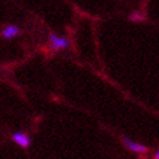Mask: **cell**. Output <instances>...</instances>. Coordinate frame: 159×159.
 Returning a JSON list of instances; mask_svg holds the SVG:
<instances>
[{
	"label": "cell",
	"instance_id": "obj_3",
	"mask_svg": "<svg viewBox=\"0 0 159 159\" xmlns=\"http://www.w3.org/2000/svg\"><path fill=\"white\" fill-rule=\"evenodd\" d=\"M12 140H13L15 143H17L18 146H21L24 149H28L30 146V143H31L29 136H26L25 133H21V132H16V133H13L12 134Z\"/></svg>",
	"mask_w": 159,
	"mask_h": 159
},
{
	"label": "cell",
	"instance_id": "obj_6",
	"mask_svg": "<svg viewBox=\"0 0 159 159\" xmlns=\"http://www.w3.org/2000/svg\"><path fill=\"white\" fill-rule=\"evenodd\" d=\"M154 159H159V150L154 154Z\"/></svg>",
	"mask_w": 159,
	"mask_h": 159
},
{
	"label": "cell",
	"instance_id": "obj_1",
	"mask_svg": "<svg viewBox=\"0 0 159 159\" xmlns=\"http://www.w3.org/2000/svg\"><path fill=\"white\" fill-rule=\"evenodd\" d=\"M48 43H50V47L54 50V51L64 50V48H68L69 47V41H68L67 38L59 37L57 34H54V33H51V34H50Z\"/></svg>",
	"mask_w": 159,
	"mask_h": 159
},
{
	"label": "cell",
	"instance_id": "obj_2",
	"mask_svg": "<svg viewBox=\"0 0 159 159\" xmlns=\"http://www.w3.org/2000/svg\"><path fill=\"white\" fill-rule=\"evenodd\" d=\"M121 142L125 148H127V150L132 151V153H136V154H143L148 151V148L145 146V145L142 143H138L133 140H130V138L128 137H123L121 138Z\"/></svg>",
	"mask_w": 159,
	"mask_h": 159
},
{
	"label": "cell",
	"instance_id": "obj_5",
	"mask_svg": "<svg viewBox=\"0 0 159 159\" xmlns=\"http://www.w3.org/2000/svg\"><path fill=\"white\" fill-rule=\"evenodd\" d=\"M129 20H130V21H142V20H143V16L141 15V13L140 12H132L130 13V15H129Z\"/></svg>",
	"mask_w": 159,
	"mask_h": 159
},
{
	"label": "cell",
	"instance_id": "obj_4",
	"mask_svg": "<svg viewBox=\"0 0 159 159\" xmlns=\"http://www.w3.org/2000/svg\"><path fill=\"white\" fill-rule=\"evenodd\" d=\"M18 34H20V28H18V26H16V25H8V26H5V28L3 29V33H2V35L5 39L16 38Z\"/></svg>",
	"mask_w": 159,
	"mask_h": 159
}]
</instances>
